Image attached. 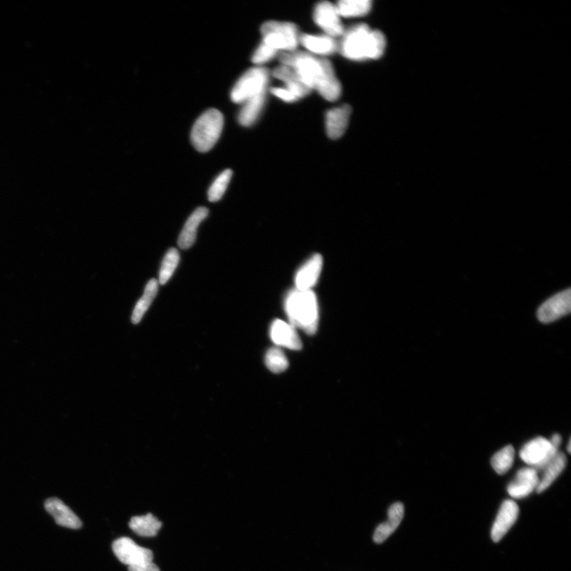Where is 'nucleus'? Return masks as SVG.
Listing matches in <instances>:
<instances>
[{
	"label": "nucleus",
	"mask_w": 571,
	"mask_h": 571,
	"mask_svg": "<svg viewBox=\"0 0 571 571\" xmlns=\"http://www.w3.org/2000/svg\"><path fill=\"white\" fill-rule=\"evenodd\" d=\"M336 8L330 2H321L316 6L314 11V20L323 30L328 36L335 39L343 36L345 29Z\"/></svg>",
	"instance_id": "nucleus-10"
},
{
	"label": "nucleus",
	"mask_w": 571,
	"mask_h": 571,
	"mask_svg": "<svg viewBox=\"0 0 571 571\" xmlns=\"http://www.w3.org/2000/svg\"><path fill=\"white\" fill-rule=\"evenodd\" d=\"M266 93L267 91L263 92L262 94L248 99V101L242 103L243 107H242L238 115V122L240 125L250 127L256 122L264 109Z\"/></svg>",
	"instance_id": "nucleus-21"
},
{
	"label": "nucleus",
	"mask_w": 571,
	"mask_h": 571,
	"mask_svg": "<svg viewBox=\"0 0 571 571\" xmlns=\"http://www.w3.org/2000/svg\"><path fill=\"white\" fill-rule=\"evenodd\" d=\"M262 34L264 44L279 52H293L300 43L299 29L287 22L269 21L264 23Z\"/></svg>",
	"instance_id": "nucleus-5"
},
{
	"label": "nucleus",
	"mask_w": 571,
	"mask_h": 571,
	"mask_svg": "<svg viewBox=\"0 0 571 571\" xmlns=\"http://www.w3.org/2000/svg\"><path fill=\"white\" fill-rule=\"evenodd\" d=\"M386 46V38L381 31L361 23L345 31L339 51L352 60H376L382 57Z\"/></svg>",
	"instance_id": "nucleus-2"
},
{
	"label": "nucleus",
	"mask_w": 571,
	"mask_h": 571,
	"mask_svg": "<svg viewBox=\"0 0 571 571\" xmlns=\"http://www.w3.org/2000/svg\"><path fill=\"white\" fill-rule=\"evenodd\" d=\"M519 515V507L516 502L506 500L501 506L492 530L493 541L499 542L512 526L516 523Z\"/></svg>",
	"instance_id": "nucleus-12"
},
{
	"label": "nucleus",
	"mask_w": 571,
	"mask_h": 571,
	"mask_svg": "<svg viewBox=\"0 0 571 571\" xmlns=\"http://www.w3.org/2000/svg\"><path fill=\"white\" fill-rule=\"evenodd\" d=\"M515 458V450L513 446L508 445L496 452L492 459L494 470L499 475H504L513 466Z\"/></svg>",
	"instance_id": "nucleus-26"
},
{
	"label": "nucleus",
	"mask_w": 571,
	"mask_h": 571,
	"mask_svg": "<svg viewBox=\"0 0 571 571\" xmlns=\"http://www.w3.org/2000/svg\"><path fill=\"white\" fill-rule=\"evenodd\" d=\"M272 74L275 78L285 83V88L293 93L297 101L308 96L310 91H312V90L304 84L302 79L297 75V73L293 68L282 65L276 68Z\"/></svg>",
	"instance_id": "nucleus-17"
},
{
	"label": "nucleus",
	"mask_w": 571,
	"mask_h": 571,
	"mask_svg": "<svg viewBox=\"0 0 571 571\" xmlns=\"http://www.w3.org/2000/svg\"><path fill=\"white\" fill-rule=\"evenodd\" d=\"M560 446L549 440L537 437L523 446L520 451L522 461L532 468L543 470L558 453Z\"/></svg>",
	"instance_id": "nucleus-7"
},
{
	"label": "nucleus",
	"mask_w": 571,
	"mask_h": 571,
	"mask_svg": "<svg viewBox=\"0 0 571 571\" xmlns=\"http://www.w3.org/2000/svg\"><path fill=\"white\" fill-rule=\"evenodd\" d=\"M352 108L342 105L328 111L326 115V133L328 138L337 140L342 136L349 127Z\"/></svg>",
	"instance_id": "nucleus-13"
},
{
	"label": "nucleus",
	"mask_w": 571,
	"mask_h": 571,
	"mask_svg": "<svg viewBox=\"0 0 571 571\" xmlns=\"http://www.w3.org/2000/svg\"><path fill=\"white\" fill-rule=\"evenodd\" d=\"M336 8L340 17H362L369 13L372 2L371 0H341Z\"/></svg>",
	"instance_id": "nucleus-25"
},
{
	"label": "nucleus",
	"mask_w": 571,
	"mask_h": 571,
	"mask_svg": "<svg viewBox=\"0 0 571 571\" xmlns=\"http://www.w3.org/2000/svg\"><path fill=\"white\" fill-rule=\"evenodd\" d=\"M159 283L157 279L152 278L146 285L144 294L141 296V299L136 302L134 309L132 314V322L134 324H139L141 321L143 316L145 315L147 310L151 306L155 297L158 295Z\"/></svg>",
	"instance_id": "nucleus-24"
},
{
	"label": "nucleus",
	"mask_w": 571,
	"mask_h": 571,
	"mask_svg": "<svg viewBox=\"0 0 571 571\" xmlns=\"http://www.w3.org/2000/svg\"><path fill=\"white\" fill-rule=\"evenodd\" d=\"M265 364L273 373H282L288 368V361L285 354L278 347H272L266 353Z\"/></svg>",
	"instance_id": "nucleus-29"
},
{
	"label": "nucleus",
	"mask_w": 571,
	"mask_h": 571,
	"mask_svg": "<svg viewBox=\"0 0 571 571\" xmlns=\"http://www.w3.org/2000/svg\"><path fill=\"white\" fill-rule=\"evenodd\" d=\"M224 126V117L219 110L210 109L195 123L191 131V141L198 151L208 152L220 139Z\"/></svg>",
	"instance_id": "nucleus-4"
},
{
	"label": "nucleus",
	"mask_w": 571,
	"mask_h": 571,
	"mask_svg": "<svg viewBox=\"0 0 571 571\" xmlns=\"http://www.w3.org/2000/svg\"><path fill=\"white\" fill-rule=\"evenodd\" d=\"M270 337L276 345L293 350H300L302 341L295 327L281 320H276L271 326Z\"/></svg>",
	"instance_id": "nucleus-15"
},
{
	"label": "nucleus",
	"mask_w": 571,
	"mask_h": 571,
	"mask_svg": "<svg viewBox=\"0 0 571 571\" xmlns=\"http://www.w3.org/2000/svg\"><path fill=\"white\" fill-rule=\"evenodd\" d=\"M285 309L291 326L309 335L316 333L319 319V304L312 290H291L286 297Z\"/></svg>",
	"instance_id": "nucleus-3"
},
{
	"label": "nucleus",
	"mask_w": 571,
	"mask_h": 571,
	"mask_svg": "<svg viewBox=\"0 0 571 571\" xmlns=\"http://www.w3.org/2000/svg\"><path fill=\"white\" fill-rule=\"evenodd\" d=\"M113 551L119 560L128 567L153 562V553L150 549L141 547L133 539L122 537L113 543Z\"/></svg>",
	"instance_id": "nucleus-8"
},
{
	"label": "nucleus",
	"mask_w": 571,
	"mask_h": 571,
	"mask_svg": "<svg viewBox=\"0 0 571 571\" xmlns=\"http://www.w3.org/2000/svg\"><path fill=\"white\" fill-rule=\"evenodd\" d=\"M323 259L319 254L310 258L297 272L295 285L297 290H310L316 283L321 275Z\"/></svg>",
	"instance_id": "nucleus-16"
},
{
	"label": "nucleus",
	"mask_w": 571,
	"mask_h": 571,
	"mask_svg": "<svg viewBox=\"0 0 571 571\" xmlns=\"http://www.w3.org/2000/svg\"><path fill=\"white\" fill-rule=\"evenodd\" d=\"M179 253L177 248H172L167 252L161 264L159 282L161 285L166 284L177 269L179 263Z\"/></svg>",
	"instance_id": "nucleus-27"
},
{
	"label": "nucleus",
	"mask_w": 571,
	"mask_h": 571,
	"mask_svg": "<svg viewBox=\"0 0 571 571\" xmlns=\"http://www.w3.org/2000/svg\"><path fill=\"white\" fill-rule=\"evenodd\" d=\"M129 526L136 535L142 537H153L158 535L162 527V522L153 514L148 513L145 516L132 518Z\"/></svg>",
	"instance_id": "nucleus-23"
},
{
	"label": "nucleus",
	"mask_w": 571,
	"mask_h": 571,
	"mask_svg": "<svg viewBox=\"0 0 571 571\" xmlns=\"http://www.w3.org/2000/svg\"><path fill=\"white\" fill-rule=\"evenodd\" d=\"M233 172L231 169L223 171L210 186L208 191V200L211 203L219 202L224 195L229 182L231 181Z\"/></svg>",
	"instance_id": "nucleus-28"
},
{
	"label": "nucleus",
	"mask_w": 571,
	"mask_h": 571,
	"mask_svg": "<svg viewBox=\"0 0 571 571\" xmlns=\"http://www.w3.org/2000/svg\"><path fill=\"white\" fill-rule=\"evenodd\" d=\"M539 482L537 470L532 468L520 469L516 477L508 486L507 492L513 499H524L537 489Z\"/></svg>",
	"instance_id": "nucleus-11"
},
{
	"label": "nucleus",
	"mask_w": 571,
	"mask_h": 571,
	"mask_svg": "<svg viewBox=\"0 0 571 571\" xmlns=\"http://www.w3.org/2000/svg\"><path fill=\"white\" fill-rule=\"evenodd\" d=\"M567 462L566 456L562 452H558L557 456L543 470V477L541 480H539L537 488V493L544 492L556 481L566 468Z\"/></svg>",
	"instance_id": "nucleus-22"
},
{
	"label": "nucleus",
	"mask_w": 571,
	"mask_h": 571,
	"mask_svg": "<svg viewBox=\"0 0 571 571\" xmlns=\"http://www.w3.org/2000/svg\"><path fill=\"white\" fill-rule=\"evenodd\" d=\"M209 210L206 207H198L189 217L182 229L178 240V245L182 250H188L193 246L196 240L197 231L201 222L207 218Z\"/></svg>",
	"instance_id": "nucleus-19"
},
{
	"label": "nucleus",
	"mask_w": 571,
	"mask_h": 571,
	"mask_svg": "<svg viewBox=\"0 0 571 571\" xmlns=\"http://www.w3.org/2000/svg\"><path fill=\"white\" fill-rule=\"evenodd\" d=\"M273 95L278 98L282 99L283 101L287 103H294L297 101L296 97L286 88H274L271 89Z\"/></svg>",
	"instance_id": "nucleus-31"
},
{
	"label": "nucleus",
	"mask_w": 571,
	"mask_h": 571,
	"mask_svg": "<svg viewBox=\"0 0 571 571\" xmlns=\"http://www.w3.org/2000/svg\"><path fill=\"white\" fill-rule=\"evenodd\" d=\"M282 65L293 68L310 90H316L328 101L341 96V85L331 62L305 52H283L279 55Z\"/></svg>",
	"instance_id": "nucleus-1"
},
{
	"label": "nucleus",
	"mask_w": 571,
	"mask_h": 571,
	"mask_svg": "<svg viewBox=\"0 0 571 571\" xmlns=\"http://www.w3.org/2000/svg\"><path fill=\"white\" fill-rule=\"evenodd\" d=\"M277 53L278 52L276 51L275 49H273L269 46L264 44V42H262L256 49V51L254 52L252 57V60L253 63L257 65H262L274 58Z\"/></svg>",
	"instance_id": "nucleus-30"
},
{
	"label": "nucleus",
	"mask_w": 571,
	"mask_h": 571,
	"mask_svg": "<svg viewBox=\"0 0 571 571\" xmlns=\"http://www.w3.org/2000/svg\"><path fill=\"white\" fill-rule=\"evenodd\" d=\"M129 571H160L156 564L148 562L138 565V566L129 567Z\"/></svg>",
	"instance_id": "nucleus-32"
},
{
	"label": "nucleus",
	"mask_w": 571,
	"mask_h": 571,
	"mask_svg": "<svg viewBox=\"0 0 571 571\" xmlns=\"http://www.w3.org/2000/svg\"><path fill=\"white\" fill-rule=\"evenodd\" d=\"M45 508L58 525L71 530H79L82 527V520L77 514L61 500L49 499L45 502Z\"/></svg>",
	"instance_id": "nucleus-14"
},
{
	"label": "nucleus",
	"mask_w": 571,
	"mask_h": 571,
	"mask_svg": "<svg viewBox=\"0 0 571 571\" xmlns=\"http://www.w3.org/2000/svg\"><path fill=\"white\" fill-rule=\"evenodd\" d=\"M269 72L262 67L252 68L242 76L233 86L231 99L236 103H244L248 99L267 91Z\"/></svg>",
	"instance_id": "nucleus-6"
},
{
	"label": "nucleus",
	"mask_w": 571,
	"mask_h": 571,
	"mask_svg": "<svg viewBox=\"0 0 571 571\" xmlns=\"http://www.w3.org/2000/svg\"><path fill=\"white\" fill-rule=\"evenodd\" d=\"M571 312L570 289L561 291L545 301L537 310V318L542 323L549 324Z\"/></svg>",
	"instance_id": "nucleus-9"
},
{
	"label": "nucleus",
	"mask_w": 571,
	"mask_h": 571,
	"mask_svg": "<svg viewBox=\"0 0 571 571\" xmlns=\"http://www.w3.org/2000/svg\"><path fill=\"white\" fill-rule=\"evenodd\" d=\"M404 506L401 502L391 506L388 511V520L377 527L374 534V541L382 544L395 532L404 518Z\"/></svg>",
	"instance_id": "nucleus-20"
},
{
	"label": "nucleus",
	"mask_w": 571,
	"mask_h": 571,
	"mask_svg": "<svg viewBox=\"0 0 571 571\" xmlns=\"http://www.w3.org/2000/svg\"><path fill=\"white\" fill-rule=\"evenodd\" d=\"M300 43L310 54L328 56L339 51V44L335 39L328 35L302 34Z\"/></svg>",
	"instance_id": "nucleus-18"
},
{
	"label": "nucleus",
	"mask_w": 571,
	"mask_h": 571,
	"mask_svg": "<svg viewBox=\"0 0 571 571\" xmlns=\"http://www.w3.org/2000/svg\"><path fill=\"white\" fill-rule=\"evenodd\" d=\"M570 446H571V444H570V442H569V443H568V446H567V451H568V452H569V453H570V451H571V449H570Z\"/></svg>",
	"instance_id": "nucleus-33"
}]
</instances>
